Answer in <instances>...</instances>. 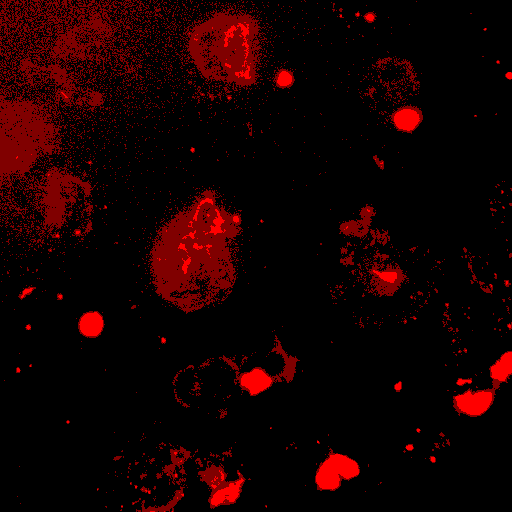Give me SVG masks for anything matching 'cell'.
<instances>
[{
  "instance_id": "obj_8",
  "label": "cell",
  "mask_w": 512,
  "mask_h": 512,
  "mask_svg": "<svg viewBox=\"0 0 512 512\" xmlns=\"http://www.w3.org/2000/svg\"><path fill=\"white\" fill-rule=\"evenodd\" d=\"M510 359L509 360H503L500 359L497 361L491 370H494L495 373L493 374V377L498 380H504L505 377H507L510 374Z\"/></svg>"
},
{
  "instance_id": "obj_5",
  "label": "cell",
  "mask_w": 512,
  "mask_h": 512,
  "mask_svg": "<svg viewBox=\"0 0 512 512\" xmlns=\"http://www.w3.org/2000/svg\"><path fill=\"white\" fill-rule=\"evenodd\" d=\"M456 406L467 415H480L484 413L493 401L488 390L465 392L456 397Z\"/></svg>"
},
{
  "instance_id": "obj_3",
  "label": "cell",
  "mask_w": 512,
  "mask_h": 512,
  "mask_svg": "<svg viewBox=\"0 0 512 512\" xmlns=\"http://www.w3.org/2000/svg\"><path fill=\"white\" fill-rule=\"evenodd\" d=\"M52 140V126L36 109L0 105V176L28 169L48 151Z\"/></svg>"
},
{
  "instance_id": "obj_4",
  "label": "cell",
  "mask_w": 512,
  "mask_h": 512,
  "mask_svg": "<svg viewBox=\"0 0 512 512\" xmlns=\"http://www.w3.org/2000/svg\"><path fill=\"white\" fill-rule=\"evenodd\" d=\"M358 474V466L352 459L343 455H333L320 466L316 481L321 489L333 490L340 486L344 479L353 478Z\"/></svg>"
},
{
  "instance_id": "obj_6",
  "label": "cell",
  "mask_w": 512,
  "mask_h": 512,
  "mask_svg": "<svg viewBox=\"0 0 512 512\" xmlns=\"http://www.w3.org/2000/svg\"><path fill=\"white\" fill-rule=\"evenodd\" d=\"M102 326V319L96 313L85 314L79 321V331L86 337H96Z\"/></svg>"
},
{
  "instance_id": "obj_7",
  "label": "cell",
  "mask_w": 512,
  "mask_h": 512,
  "mask_svg": "<svg viewBox=\"0 0 512 512\" xmlns=\"http://www.w3.org/2000/svg\"><path fill=\"white\" fill-rule=\"evenodd\" d=\"M396 121L400 127L408 129L416 124L417 115L413 111L405 110L398 115Z\"/></svg>"
},
{
  "instance_id": "obj_2",
  "label": "cell",
  "mask_w": 512,
  "mask_h": 512,
  "mask_svg": "<svg viewBox=\"0 0 512 512\" xmlns=\"http://www.w3.org/2000/svg\"><path fill=\"white\" fill-rule=\"evenodd\" d=\"M185 458L180 450L161 444L137 454L128 465V496L142 510H163L181 497Z\"/></svg>"
},
{
  "instance_id": "obj_1",
  "label": "cell",
  "mask_w": 512,
  "mask_h": 512,
  "mask_svg": "<svg viewBox=\"0 0 512 512\" xmlns=\"http://www.w3.org/2000/svg\"><path fill=\"white\" fill-rule=\"evenodd\" d=\"M190 53L206 76L227 81L254 77L257 27L252 19L222 14L200 24L190 39Z\"/></svg>"
}]
</instances>
